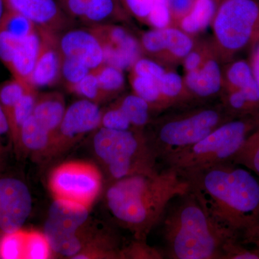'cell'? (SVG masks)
Here are the masks:
<instances>
[{"mask_svg": "<svg viewBox=\"0 0 259 259\" xmlns=\"http://www.w3.org/2000/svg\"><path fill=\"white\" fill-rule=\"evenodd\" d=\"M62 56H71L83 61L92 71L104 64L103 48L95 32L83 30L65 33L59 42Z\"/></svg>", "mask_w": 259, "mask_h": 259, "instance_id": "cell-12", "label": "cell"}, {"mask_svg": "<svg viewBox=\"0 0 259 259\" xmlns=\"http://www.w3.org/2000/svg\"><path fill=\"white\" fill-rule=\"evenodd\" d=\"M100 170L84 161H69L56 166L49 177V187L55 199H66L90 208L100 193Z\"/></svg>", "mask_w": 259, "mask_h": 259, "instance_id": "cell-9", "label": "cell"}, {"mask_svg": "<svg viewBox=\"0 0 259 259\" xmlns=\"http://www.w3.org/2000/svg\"><path fill=\"white\" fill-rule=\"evenodd\" d=\"M89 209L71 201L54 199L44 227L53 252L72 258L79 253L86 238L82 228Z\"/></svg>", "mask_w": 259, "mask_h": 259, "instance_id": "cell-8", "label": "cell"}, {"mask_svg": "<svg viewBox=\"0 0 259 259\" xmlns=\"http://www.w3.org/2000/svg\"><path fill=\"white\" fill-rule=\"evenodd\" d=\"M253 46L250 64L253 71V77L259 88V38L253 44Z\"/></svg>", "mask_w": 259, "mask_h": 259, "instance_id": "cell-47", "label": "cell"}, {"mask_svg": "<svg viewBox=\"0 0 259 259\" xmlns=\"http://www.w3.org/2000/svg\"><path fill=\"white\" fill-rule=\"evenodd\" d=\"M66 110L64 100L61 95L48 94L37 97L32 115L53 136L60 125Z\"/></svg>", "mask_w": 259, "mask_h": 259, "instance_id": "cell-17", "label": "cell"}, {"mask_svg": "<svg viewBox=\"0 0 259 259\" xmlns=\"http://www.w3.org/2000/svg\"><path fill=\"white\" fill-rule=\"evenodd\" d=\"M143 47L153 54L165 50V35L163 29H156L145 32L142 36Z\"/></svg>", "mask_w": 259, "mask_h": 259, "instance_id": "cell-42", "label": "cell"}, {"mask_svg": "<svg viewBox=\"0 0 259 259\" xmlns=\"http://www.w3.org/2000/svg\"><path fill=\"white\" fill-rule=\"evenodd\" d=\"M35 89L30 88L15 105L9 120L10 133L13 146L17 151H20V134L22 126L33 113L37 97Z\"/></svg>", "mask_w": 259, "mask_h": 259, "instance_id": "cell-20", "label": "cell"}, {"mask_svg": "<svg viewBox=\"0 0 259 259\" xmlns=\"http://www.w3.org/2000/svg\"><path fill=\"white\" fill-rule=\"evenodd\" d=\"M238 241L242 244L259 246V222L243 232Z\"/></svg>", "mask_w": 259, "mask_h": 259, "instance_id": "cell-45", "label": "cell"}, {"mask_svg": "<svg viewBox=\"0 0 259 259\" xmlns=\"http://www.w3.org/2000/svg\"><path fill=\"white\" fill-rule=\"evenodd\" d=\"M10 148L8 147L7 145H5L4 143L0 140V168L4 165L7 153L9 151Z\"/></svg>", "mask_w": 259, "mask_h": 259, "instance_id": "cell-48", "label": "cell"}, {"mask_svg": "<svg viewBox=\"0 0 259 259\" xmlns=\"http://www.w3.org/2000/svg\"><path fill=\"white\" fill-rule=\"evenodd\" d=\"M185 58V67L187 72L198 69L202 61L201 54L196 51H191Z\"/></svg>", "mask_w": 259, "mask_h": 259, "instance_id": "cell-46", "label": "cell"}, {"mask_svg": "<svg viewBox=\"0 0 259 259\" xmlns=\"http://www.w3.org/2000/svg\"><path fill=\"white\" fill-rule=\"evenodd\" d=\"M164 258L223 259V247L232 239L209 217L194 194L172 199L158 223Z\"/></svg>", "mask_w": 259, "mask_h": 259, "instance_id": "cell-3", "label": "cell"}, {"mask_svg": "<svg viewBox=\"0 0 259 259\" xmlns=\"http://www.w3.org/2000/svg\"><path fill=\"white\" fill-rule=\"evenodd\" d=\"M135 75L147 76L158 81L165 71L160 65L149 59H138L134 65Z\"/></svg>", "mask_w": 259, "mask_h": 259, "instance_id": "cell-41", "label": "cell"}, {"mask_svg": "<svg viewBox=\"0 0 259 259\" xmlns=\"http://www.w3.org/2000/svg\"><path fill=\"white\" fill-rule=\"evenodd\" d=\"M42 47V39L36 30L21 40L8 68L14 79L29 85V79L41 52Z\"/></svg>", "mask_w": 259, "mask_h": 259, "instance_id": "cell-14", "label": "cell"}, {"mask_svg": "<svg viewBox=\"0 0 259 259\" xmlns=\"http://www.w3.org/2000/svg\"><path fill=\"white\" fill-rule=\"evenodd\" d=\"M165 50L177 58H185L193 48V41L187 34L175 28H163Z\"/></svg>", "mask_w": 259, "mask_h": 259, "instance_id": "cell-28", "label": "cell"}, {"mask_svg": "<svg viewBox=\"0 0 259 259\" xmlns=\"http://www.w3.org/2000/svg\"><path fill=\"white\" fill-rule=\"evenodd\" d=\"M32 210L28 186L15 177H0V232L2 234L22 229Z\"/></svg>", "mask_w": 259, "mask_h": 259, "instance_id": "cell-11", "label": "cell"}, {"mask_svg": "<svg viewBox=\"0 0 259 259\" xmlns=\"http://www.w3.org/2000/svg\"><path fill=\"white\" fill-rule=\"evenodd\" d=\"M53 250L45 233L35 231L25 232L24 258H50Z\"/></svg>", "mask_w": 259, "mask_h": 259, "instance_id": "cell-24", "label": "cell"}, {"mask_svg": "<svg viewBox=\"0 0 259 259\" xmlns=\"http://www.w3.org/2000/svg\"><path fill=\"white\" fill-rule=\"evenodd\" d=\"M214 32L229 56L253 45L259 38V0H221L214 15Z\"/></svg>", "mask_w": 259, "mask_h": 259, "instance_id": "cell-7", "label": "cell"}, {"mask_svg": "<svg viewBox=\"0 0 259 259\" xmlns=\"http://www.w3.org/2000/svg\"><path fill=\"white\" fill-rule=\"evenodd\" d=\"M94 71L96 73L102 95L114 93L123 87L125 78L122 70L110 65L103 64Z\"/></svg>", "mask_w": 259, "mask_h": 259, "instance_id": "cell-30", "label": "cell"}, {"mask_svg": "<svg viewBox=\"0 0 259 259\" xmlns=\"http://www.w3.org/2000/svg\"><path fill=\"white\" fill-rule=\"evenodd\" d=\"M171 14L184 17L190 13L193 7L194 0H168Z\"/></svg>", "mask_w": 259, "mask_h": 259, "instance_id": "cell-44", "label": "cell"}, {"mask_svg": "<svg viewBox=\"0 0 259 259\" xmlns=\"http://www.w3.org/2000/svg\"><path fill=\"white\" fill-rule=\"evenodd\" d=\"M92 70L83 61L71 56H62L61 72L71 88L87 76Z\"/></svg>", "mask_w": 259, "mask_h": 259, "instance_id": "cell-32", "label": "cell"}, {"mask_svg": "<svg viewBox=\"0 0 259 259\" xmlns=\"http://www.w3.org/2000/svg\"><path fill=\"white\" fill-rule=\"evenodd\" d=\"M228 90H240L255 81L250 63L244 60L235 61L227 71Z\"/></svg>", "mask_w": 259, "mask_h": 259, "instance_id": "cell-29", "label": "cell"}, {"mask_svg": "<svg viewBox=\"0 0 259 259\" xmlns=\"http://www.w3.org/2000/svg\"><path fill=\"white\" fill-rule=\"evenodd\" d=\"M52 134L39 123L33 115L25 121L20 134V151L42 155L51 144Z\"/></svg>", "mask_w": 259, "mask_h": 259, "instance_id": "cell-18", "label": "cell"}, {"mask_svg": "<svg viewBox=\"0 0 259 259\" xmlns=\"http://www.w3.org/2000/svg\"><path fill=\"white\" fill-rule=\"evenodd\" d=\"M217 12L216 0H194L193 7L181 22L184 31L195 33L207 28Z\"/></svg>", "mask_w": 259, "mask_h": 259, "instance_id": "cell-19", "label": "cell"}, {"mask_svg": "<svg viewBox=\"0 0 259 259\" xmlns=\"http://www.w3.org/2000/svg\"><path fill=\"white\" fill-rule=\"evenodd\" d=\"M189 190L185 177L164 168L114 181L107 189L106 202L117 222L132 232L136 239L146 241L172 199Z\"/></svg>", "mask_w": 259, "mask_h": 259, "instance_id": "cell-2", "label": "cell"}, {"mask_svg": "<svg viewBox=\"0 0 259 259\" xmlns=\"http://www.w3.org/2000/svg\"><path fill=\"white\" fill-rule=\"evenodd\" d=\"M35 25L29 19L7 8L0 25V29L7 30L20 39L25 38L35 31Z\"/></svg>", "mask_w": 259, "mask_h": 259, "instance_id": "cell-25", "label": "cell"}, {"mask_svg": "<svg viewBox=\"0 0 259 259\" xmlns=\"http://www.w3.org/2000/svg\"><path fill=\"white\" fill-rule=\"evenodd\" d=\"M102 116L95 102L83 99L71 104L41 156L50 159L64 153L84 135L100 127Z\"/></svg>", "mask_w": 259, "mask_h": 259, "instance_id": "cell-10", "label": "cell"}, {"mask_svg": "<svg viewBox=\"0 0 259 259\" xmlns=\"http://www.w3.org/2000/svg\"><path fill=\"white\" fill-rule=\"evenodd\" d=\"M134 127H144L149 120V104L137 95H127L118 106Z\"/></svg>", "mask_w": 259, "mask_h": 259, "instance_id": "cell-22", "label": "cell"}, {"mask_svg": "<svg viewBox=\"0 0 259 259\" xmlns=\"http://www.w3.org/2000/svg\"><path fill=\"white\" fill-rule=\"evenodd\" d=\"M6 11V4H5V0H0V25L3 21V17Z\"/></svg>", "mask_w": 259, "mask_h": 259, "instance_id": "cell-49", "label": "cell"}, {"mask_svg": "<svg viewBox=\"0 0 259 259\" xmlns=\"http://www.w3.org/2000/svg\"><path fill=\"white\" fill-rule=\"evenodd\" d=\"M25 232L20 229L14 233L2 234L0 238V258H24Z\"/></svg>", "mask_w": 259, "mask_h": 259, "instance_id": "cell-27", "label": "cell"}, {"mask_svg": "<svg viewBox=\"0 0 259 259\" xmlns=\"http://www.w3.org/2000/svg\"><path fill=\"white\" fill-rule=\"evenodd\" d=\"M130 11L140 19L148 18L153 0H124Z\"/></svg>", "mask_w": 259, "mask_h": 259, "instance_id": "cell-43", "label": "cell"}, {"mask_svg": "<svg viewBox=\"0 0 259 259\" xmlns=\"http://www.w3.org/2000/svg\"><path fill=\"white\" fill-rule=\"evenodd\" d=\"M22 40L7 30L0 29V60L7 67H10Z\"/></svg>", "mask_w": 259, "mask_h": 259, "instance_id": "cell-38", "label": "cell"}, {"mask_svg": "<svg viewBox=\"0 0 259 259\" xmlns=\"http://www.w3.org/2000/svg\"><path fill=\"white\" fill-rule=\"evenodd\" d=\"M117 10V0H89L83 19L92 23H100L115 14Z\"/></svg>", "mask_w": 259, "mask_h": 259, "instance_id": "cell-33", "label": "cell"}, {"mask_svg": "<svg viewBox=\"0 0 259 259\" xmlns=\"http://www.w3.org/2000/svg\"><path fill=\"white\" fill-rule=\"evenodd\" d=\"M95 154L112 180L158 171V158L141 133L101 127L93 139Z\"/></svg>", "mask_w": 259, "mask_h": 259, "instance_id": "cell-5", "label": "cell"}, {"mask_svg": "<svg viewBox=\"0 0 259 259\" xmlns=\"http://www.w3.org/2000/svg\"><path fill=\"white\" fill-rule=\"evenodd\" d=\"M232 163L245 167L259 177V122L245 140Z\"/></svg>", "mask_w": 259, "mask_h": 259, "instance_id": "cell-21", "label": "cell"}, {"mask_svg": "<svg viewBox=\"0 0 259 259\" xmlns=\"http://www.w3.org/2000/svg\"><path fill=\"white\" fill-rule=\"evenodd\" d=\"M137 240L127 248L122 249V258L163 259L164 258L161 249L150 246L146 241Z\"/></svg>", "mask_w": 259, "mask_h": 259, "instance_id": "cell-35", "label": "cell"}, {"mask_svg": "<svg viewBox=\"0 0 259 259\" xmlns=\"http://www.w3.org/2000/svg\"><path fill=\"white\" fill-rule=\"evenodd\" d=\"M102 45L104 51V64L110 65L122 71L134 66L139 59V54L110 44H102Z\"/></svg>", "mask_w": 259, "mask_h": 259, "instance_id": "cell-31", "label": "cell"}, {"mask_svg": "<svg viewBox=\"0 0 259 259\" xmlns=\"http://www.w3.org/2000/svg\"><path fill=\"white\" fill-rule=\"evenodd\" d=\"M7 9L29 19L41 28H55L63 23L64 15L55 0H5Z\"/></svg>", "mask_w": 259, "mask_h": 259, "instance_id": "cell-13", "label": "cell"}, {"mask_svg": "<svg viewBox=\"0 0 259 259\" xmlns=\"http://www.w3.org/2000/svg\"><path fill=\"white\" fill-rule=\"evenodd\" d=\"M216 226L232 239L259 222V180L233 163L180 173Z\"/></svg>", "mask_w": 259, "mask_h": 259, "instance_id": "cell-1", "label": "cell"}, {"mask_svg": "<svg viewBox=\"0 0 259 259\" xmlns=\"http://www.w3.org/2000/svg\"><path fill=\"white\" fill-rule=\"evenodd\" d=\"M171 11L168 0H153L148 19L156 29L166 28L171 20Z\"/></svg>", "mask_w": 259, "mask_h": 259, "instance_id": "cell-39", "label": "cell"}, {"mask_svg": "<svg viewBox=\"0 0 259 259\" xmlns=\"http://www.w3.org/2000/svg\"><path fill=\"white\" fill-rule=\"evenodd\" d=\"M30 88L31 87L15 79L0 84V105L4 110L8 122L15 105Z\"/></svg>", "mask_w": 259, "mask_h": 259, "instance_id": "cell-23", "label": "cell"}, {"mask_svg": "<svg viewBox=\"0 0 259 259\" xmlns=\"http://www.w3.org/2000/svg\"><path fill=\"white\" fill-rule=\"evenodd\" d=\"M234 118L225 107H207L166 119L148 139L158 159L198 142L218 126Z\"/></svg>", "mask_w": 259, "mask_h": 259, "instance_id": "cell-6", "label": "cell"}, {"mask_svg": "<svg viewBox=\"0 0 259 259\" xmlns=\"http://www.w3.org/2000/svg\"><path fill=\"white\" fill-rule=\"evenodd\" d=\"M75 93L87 100L95 102L102 95L98 79L95 71H91L72 88Z\"/></svg>", "mask_w": 259, "mask_h": 259, "instance_id": "cell-37", "label": "cell"}, {"mask_svg": "<svg viewBox=\"0 0 259 259\" xmlns=\"http://www.w3.org/2000/svg\"><path fill=\"white\" fill-rule=\"evenodd\" d=\"M185 83L191 93L196 96L208 97L215 95L222 86L219 64L213 59L206 61L202 68L188 71Z\"/></svg>", "mask_w": 259, "mask_h": 259, "instance_id": "cell-16", "label": "cell"}, {"mask_svg": "<svg viewBox=\"0 0 259 259\" xmlns=\"http://www.w3.org/2000/svg\"><path fill=\"white\" fill-rule=\"evenodd\" d=\"M259 122V117L227 121L192 146L168 153L161 159L165 168L179 173L197 171L232 163L245 140Z\"/></svg>", "mask_w": 259, "mask_h": 259, "instance_id": "cell-4", "label": "cell"}, {"mask_svg": "<svg viewBox=\"0 0 259 259\" xmlns=\"http://www.w3.org/2000/svg\"><path fill=\"white\" fill-rule=\"evenodd\" d=\"M223 259H259V246L242 244L229 240L223 247Z\"/></svg>", "mask_w": 259, "mask_h": 259, "instance_id": "cell-36", "label": "cell"}, {"mask_svg": "<svg viewBox=\"0 0 259 259\" xmlns=\"http://www.w3.org/2000/svg\"><path fill=\"white\" fill-rule=\"evenodd\" d=\"M132 85L136 95L146 100L149 104L150 107L151 105L162 107L164 105L156 80L147 76L135 75Z\"/></svg>", "mask_w": 259, "mask_h": 259, "instance_id": "cell-26", "label": "cell"}, {"mask_svg": "<svg viewBox=\"0 0 259 259\" xmlns=\"http://www.w3.org/2000/svg\"><path fill=\"white\" fill-rule=\"evenodd\" d=\"M101 126L109 129L127 131L132 125L125 114L120 107H117L102 114Z\"/></svg>", "mask_w": 259, "mask_h": 259, "instance_id": "cell-40", "label": "cell"}, {"mask_svg": "<svg viewBox=\"0 0 259 259\" xmlns=\"http://www.w3.org/2000/svg\"><path fill=\"white\" fill-rule=\"evenodd\" d=\"M51 42L48 39L42 40L41 52L29 79V85L32 88L49 86L60 74L62 56Z\"/></svg>", "mask_w": 259, "mask_h": 259, "instance_id": "cell-15", "label": "cell"}, {"mask_svg": "<svg viewBox=\"0 0 259 259\" xmlns=\"http://www.w3.org/2000/svg\"><path fill=\"white\" fill-rule=\"evenodd\" d=\"M157 83L164 105L180 97L183 90V81L176 73L165 72Z\"/></svg>", "mask_w": 259, "mask_h": 259, "instance_id": "cell-34", "label": "cell"}]
</instances>
